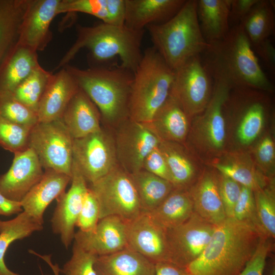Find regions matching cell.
<instances>
[{"label": "cell", "mask_w": 275, "mask_h": 275, "mask_svg": "<svg viewBox=\"0 0 275 275\" xmlns=\"http://www.w3.org/2000/svg\"><path fill=\"white\" fill-rule=\"evenodd\" d=\"M203 65L213 79L231 89L247 88L267 93L273 87L262 69L245 32L240 24L231 26L222 40L209 44Z\"/></svg>", "instance_id": "6da1fadb"}, {"label": "cell", "mask_w": 275, "mask_h": 275, "mask_svg": "<svg viewBox=\"0 0 275 275\" xmlns=\"http://www.w3.org/2000/svg\"><path fill=\"white\" fill-rule=\"evenodd\" d=\"M262 236L250 225L226 218L215 226L205 249L186 268L191 275H239Z\"/></svg>", "instance_id": "7a4b0ae2"}, {"label": "cell", "mask_w": 275, "mask_h": 275, "mask_svg": "<svg viewBox=\"0 0 275 275\" xmlns=\"http://www.w3.org/2000/svg\"><path fill=\"white\" fill-rule=\"evenodd\" d=\"M77 38L67 51L56 69L68 64L79 51L87 48L92 66H105V63L118 57L121 66L135 71L141 59V46L144 30L136 31L125 25L117 26L102 22L93 26L78 24Z\"/></svg>", "instance_id": "3957f363"}, {"label": "cell", "mask_w": 275, "mask_h": 275, "mask_svg": "<svg viewBox=\"0 0 275 275\" xmlns=\"http://www.w3.org/2000/svg\"><path fill=\"white\" fill-rule=\"evenodd\" d=\"M64 67L96 106L104 121L120 124L129 118L132 71L120 65L82 69L68 64Z\"/></svg>", "instance_id": "277c9868"}, {"label": "cell", "mask_w": 275, "mask_h": 275, "mask_svg": "<svg viewBox=\"0 0 275 275\" xmlns=\"http://www.w3.org/2000/svg\"><path fill=\"white\" fill-rule=\"evenodd\" d=\"M146 28L153 46L173 71L209 47L200 29L197 0H186L170 19Z\"/></svg>", "instance_id": "5b68a950"}, {"label": "cell", "mask_w": 275, "mask_h": 275, "mask_svg": "<svg viewBox=\"0 0 275 275\" xmlns=\"http://www.w3.org/2000/svg\"><path fill=\"white\" fill-rule=\"evenodd\" d=\"M174 71L153 47L147 48L133 73L129 118L148 123L167 99Z\"/></svg>", "instance_id": "8992f818"}, {"label": "cell", "mask_w": 275, "mask_h": 275, "mask_svg": "<svg viewBox=\"0 0 275 275\" xmlns=\"http://www.w3.org/2000/svg\"><path fill=\"white\" fill-rule=\"evenodd\" d=\"M231 90L227 84L214 81L207 105L191 121L185 146L199 160L207 163L226 151L227 118L224 106Z\"/></svg>", "instance_id": "52a82bcc"}, {"label": "cell", "mask_w": 275, "mask_h": 275, "mask_svg": "<svg viewBox=\"0 0 275 275\" xmlns=\"http://www.w3.org/2000/svg\"><path fill=\"white\" fill-rule=\"evenodd\" d=\"M88 185L98 200L100 219L117 216L129 222L142 213L131 175L119 164L104 176Z\"/></svg>", "instance_id": "ba28073f"}, {"label": "cell", "mask_w": 275, "mask_h": 275, "mask_svg": "<svg viewBox=\"0 0 275 275\" xmlns=\"http://www.w3.org/2000/svg\"><path fill=\"white\" fill-rule=\"evenodd\" d=\"M73 139L60 119L38 122L31 130L29 148L43 168L71 176Z\"/></svg>", "instance_id": "9c48e42d"}, {"label": "cell", "mask_w": 275, "mask_h": 275, "mask_svg": "<svg viewBox=\"0 0 275 275\" xmlns=\"http://www.w3.org/2000/svg\"><path fill=\"white\" fill-rule=\"evenodd\" d=\"M174 71L170 94L191 119L207 105L213 92L212 78L201 55L192 57Z\"/></svg>", "instance_id": "30bf717a"}, {"label": "cell", "mask_w": 275, "mask_h": 275, "mask_svg": "<svg viewBox=\"0 0 275 275\" xmlns=\"http://www.w3.org/2000/svg\"><path fill=\"white\" fill-rule=\"evenodd\" d=\"M73 158L88 184L93 183L118 164L115 139L101 128L73 139Z\"/></svg>", "instance_id": "8fae6325"}, {"label": "cell", "mask_w": 275, "mask_h": 275, "mask_svg": "<svg viewBox=\"0 0 275 275\" xmlns=\"http://www.w3.org/2000/svg\"><path fill=\"white\" fill-rule=\"evenodd\" d=\"M215 226L194 212L182 224L166 230L170 262L187 267L205 249Z\"/></svg>", "instance_id": "7c38bea8"}, {"label": "cell", "mask_w": 275, "mask_h": 275, "mask_svg": "<svg viewBox=\"0 0 275 275\" xmlns=\"http://www.w3.org/2000/svg\"><path fill=\"white\" fill-rule=\"evenodd\" d=\"M120 124L114 138L117 161L132 174L142 170L144 158L160 140L146 124L129 118Z\"/></svg>", "instance_id": "4fadbf2b"}, {"label": "cell", "mask_w": 275, "mask_h": 275, "mask_svg": "<svg viewBox=\"0 0 275 275\" xmlns=\"http://www.w3.org/2000/svg\"><path fill=\"white\" fill-rule=\"evenodd\" d=\"M71 178V186L57 199L51 218L52 231L60 235L66 249L74 240L75 227L88 189L86 180L73 160Z\"/></svg>", "instance_id": "5bb4252c"}, {"label": "cell", "mask_w": 275, "mask_h": 275, "mask_svg": "<svg viewBox=\"0 0 275 275\" xmlns=\"http://www.w3.org/2000/svg\"><path fill=\"white\" fill-rule=\"evenodd\" d=\"M61 0H29L17 43L36 52L43 51L52 38L50 25L59 14Z\"/></svg>", "instance_id": "9a60e30c"}, {"label": "cell", "mask_w": 275, "mask_h": 275, "mask_svg": "<svg viewBox=\"0 0 275 275\" xmlns=\"http://www.w3.org/2000/svg\"><path fill=\"white\" fill-rule=\"evenodd\" d=\"M14 154L11 167L0 176V193L9 200L20 203L41 179L44 171L31 148Z\"/></svg>", "instance_id": "2e32d148"}, {"label": "cell", "mask_w": 275, "mask_h": 275, "mask_svg": "<svg viewBox=\"0 0 275 275\" xmlns=\"http://www.w3.org/2000/svg\"><path fill=\"white\" fill-rule=\"evenodd\" d=\"M127 224L119 216H106L92 231L75 232L74 241L96 256L111 254L128 248Z\"/></svg>", "instance_id": "e0dca14e"}, {"label": "cell", "mask_w": 275, "mask_h": 275, "mask_svg": "<svg viewBox=\"0 0 275 275\" xmlns=\"http://www.w3.org/2000/svg\"><path fill=\"white\" fill-rule=\"evenodd\" d=\"M129 248L156 264L170 262L166 230L157 225L147 213L142 212L128 222Z\"/></svg>", "instance_id": "ac0fdd59"}, {"label": "cell", "mask_w": 275, "mask_h": 275, "mask_svg": "<svg viewBox=\"0 0 275 275\" xmlns=\"http://www.w3.org/2000/svg\"><path fill=\"white\" fill-rule=\"evenodd\" d=\"M208 166L241 186L254 191L266 186L274 178H268L256 166L249 151L239 149L226 151L208 162Z\"/></svg>", "instance_id": "d6986e66"}, {"label": "cell", "mask_w": 275, "mask_h": 275, "mask_svg": "<svg viewBox=\"0 0 275 275\" xmlns=\"http://www.w3.org/2000/svg\"><path fill=\"white\" fill-rule=\"evenodd\" d=\"M194 212L207 222L217 225L227 217L219 189V173L213 168H204L188 189Z\"/></svg>", "instance_id": "ffe728a7"}, {"label": "cell", "mask_w": 275, "mask_h": 275, "mask_svg": "<svg viewBox=\"0 0 275 275\" xmlns=\"http://www.w3.org/2000/svg\"><path fill=\"white\" fill-rule=\"evenodd\" d=\"M186 0H125L124 25L142 31L152 24L163 23L173 17Z\"/></svg>", "instance_id": "44dd1931"}, {"label": "cell", "mask_w": 275, "mask_h": 275, "mask_svg": "<svg viewBox=\"0 0 275 275\" xmlns=\"http://www.w3.org/2000/svg\"><path fill=\"white\" fill-rule=\"evenodd\" d=\"M71 176L51 169H46L40 181L20 202L22 211L41 224L48 205L65 192Z\"/></svg>", "instance_id": "7402d4cb"}, {"label": "cell", "mask_w": 275, "mask_h": 275, "mask_svg": "<svg viewBox=\"0 0 275 275\" xmlns=\"http://www.w3.org/2000/svg\"><path fill=\"white\" fill-rule=\"evenodd\" d=\"M78 89L75 79L65 67L53 74L37 109L38 122L60 119Z\"/></svg>", "instance_id": "603a6c76"}, {"label": "cell", "mask_w": 275, "mask_h": 275, "mask_svg": "<svg viewBox=\"0 0 275 275\" xmlns=\"http://www.w3.org/2000/svg\"><path fill=\"white\" fill-rule=\"evenodd\" d=\"M158 147L166 161L174 188L189 189L204 169L199 165L200 160L185 144L160 141Z\"/></svg>", "instance_id": "cb8c5ba5"}, {"label": "cell", "mask_w": 275, "mask_h": 275, "mask_svg": "<svg viewBox=\"0 0 275 275\" xmlns=\"http://www.w3.org/2000/svg\"><path fill=\"white\" fill-rule=\"evenodd\" d=\"M191 119L170 94L146 124L160 141L185 144Z\"/></svg>", "instance_id": "d4e9b609"}, {"label": "cell", "mask_w": 275, "mask_h": 275, "mask_svg": "<svg viewBox=\"0 0 275 275\" xmlns=\"http://www.w3.org/2000/svg\"><path fill=\"white\" fill-rule=\"evenodd\" d=\"M100 119L96 106L79 87L60 119L75 139L101 130Z\"/></svg>", "instance_id": "484cf974"}, {"label": "cell", "mask_w": 275, "mask_h": 275, "mask_svg": "<svg viewBox=\"0 0 275 275\" xmlns=\"http://www.w3.org/2000/svg\"><path fill=\"white\" fill-rule=\"evenodd\" d=\"M98 275H155V265L129 249L97 256L94 264Z\"/></svg>", "instance_id": "4316f807"}, {"label": "cell", "mask_w": 275, "mask_h": 275, "mask_svg": "<svg viewBox=\"0 0 275 275\" xmlns=\"http://www.w3.org/2000/svg\"><path fill=\"white\" fill-rule=\"evenodd\" d=\"M39 65L37 52L16 43L0 66V94L12 93Z\"/></svg>", "instance_id": "83f0119b"}, {"label": "cell", "mask_w": 275, "mask_h": 275, "mask_svg": "<svg viewBox=\"0 0 275 275\" xmlns=\"http://www.w3.org/2000/svg\"><path fill=\"white\" fill-rule=\"evenodd\" d=\"M231 0H197V12L203 36L209 44L228 33Z\"/></svg>", "instance_id": "f1b7e54d"}, {"label": "cell", "mask_w": 275, "mask_h": 275, "mask_svg": "<svg viewBox=\"0 0 275 275\" xmlns=\"http://www.w3.org/2000/svg\"><path fill=\"white\" fill-rule=\"evenodd\" d=\"M194 213L188 189L174 188L156 208L147 213L157 225L167 230L182 224Z\"/></svg>", "instance_id": "f546056e"}, {"label": "cell", "mask_w": 275, "mask_h": 275, "mask_svg": "<svg viewBox=\"0 0 275 275\" xmlns=\"http://www.w3.org/2000/svg\"><path fill=\"white\" fill-rule=\"evenodd\" d=\"M29 0H0V66L16 44Z\"/></svg>", "instance_id": "4dcf8cb0"}, {"label": "cell", "mask_w": 275, "mask_h": 275, "mask_svg": "<svg viewBox=\"0 0 275 275\" xmlns=\"http://www.w3.org/2000/svg\"><path fill=\"white\" fill-rule=\"evenodd\" d=\"M43 229V225L23 211L13 219H0V275H19L9 269L5 264L4 257L8 248L13 242Z\"/></svg>", "instance_id": "1f68e13d"}, {"label": "cell", "mask_w": 275, "mask_h": 275, "mask_svg": "<svg viewBox=\"0 0 275 275\" xmlns=\"http://www.w3.org/2000/svg\"><path fill=\"white\" fill-rule=\"evenodd\" d=\"M130 175L139 197L142 212L152 211L175 188L171 182L143 169Z\"/></svg>", "instance_id": "d6a6232c"}, {"label": "cell", "mask_w": 275, "mask_h": 275, "mask_svg": "<svg viewBox=\"0 0 275 275\" xmlns=\"http://www.w3.org/2000/svg\"><path fill=\"white\" fill-rule=\"evenodd\" d=\"M274 3L258 0L240 22L252 46L269 39L274 33Z\"/></svg>", "instance_id": "836d02e7"}, {"label": "cell", "mask_w": 275, "mask_h": 275, "mask_svg": "<svg viewBox=\"0 0 275 275\" xmlns=\"http://www.w3.org/2000/svg\"><path fill=\"white\" fill-rule=\"evenodd\" d=\"M40 65L12 93L22 103L37 113V109L52 75Z\"/></svg>", "instance_id": "e575fe53"}, {"label": "cell", "mask_w": 275, "mask_h": 275, "mask_svg": "<svg viewBox=\"0 0 275 275\" xmlns=\"http://www.w3.org/2000/svg\"><path fill=\"white\" fill-rule=\"evenodd\" d=\"M258 218L265 237H275V180L254 191Z\"/></svg>", "instance_id": "d590c367"}, {"label": "cell", "mask_w": 275, "mask_h": 275, "mask_svg": "<svg viewBox=\"0 0 275 275\" xmlns=\"http://www.w3.org/2000/svg\"><path fill=\"white\" fill-rule=\"evenodd\" d=\"M250 151L259 170L268 178H274L275 142L273 130L261 135Z\"/></svg>", "instance_id": "8d00e7d4"}, {"label": "cell", "mask_w": 275, "mask_h": 275, "mask_svg": "<svg viewBox=\"0 0 275 275\" xmlns=\"http://www.w3.org/2000/svg\"><path fill=\"white\" fill-rule=\"evenodd\" d=\"M0 116L30 128L38 123L37 113L18 101L12 93L0 94Z\"/></svg>", "instance_id": "74e56055"}, {"label": "cell", "mask_w": 275, "mask_h": 275, "mask_svg": "<svg viewBox=\"0 0 275 275\" xmlns=\"http://www.w3.org/2000/svg\"><path fill=\"white\" fill-rule=\"evenodd\" d=\"M31 129L0 116V147L14 154L28 149Z\"/></svg>", "instance_id": "f35d334b"}, {"label": "cell", "mask_w": 275, "mask_h": 275, "mask_svg": "<svg viewBox=\"0 0 275 275\" xmlns=\"http://www.w3.org/2000/svg\"><path fill=\"white\" fill-rule=\"evenodd\" d=\"M59 14L83 13L92 15L108 23L107 0H61Z\"/></svg>", "instance_id": "ab89813d"}, {"label": "cell", "mask_w": 275, "mask_h": 275, "mask_svg": "<svg viewBox=\"0 0 275 275\" xmlns=\"http://www.w3.org/2000/svg\"><path fill=\"white\" fill-rule=\"evenodd\" d=\"M232 218L250 225L264 236L257 214L254 192L251 189L242 186Z\"/></svg>", "instance_id": "60d3db41"}, {"label": "cell", "mask_w": 275, "mask_h": 275, "mask_svg": "<svg viewBox=\"0 0 275 275\" xmlns=\"http://www.w3.org/2000/svg\"><path fill=\"white\" fill-rule=\"evenodd\" d=\"M96 257L74 241L71 257L60 271L65 275H98L94 266Z\"/></svg>", "instance_id": "b9f144b4"}, {"label": "cell", "mask_w": 275, "mask_h": 275, "mask_svg": "<svg viewBox=\"0 0 275 275\" xmlns=\"http://www.w3.org/2000/svg\"><path fill=\"white\" fill-rule=\"evenodd\" d=\"M99 220L100 209L98 200L88 187L76 226L81 232H91L95 229Z\"/></svg>", "instance_id": "7bdbcfd3"}, {"label": "cell", "mask_w": 275, "mask_h": 275, "mask_svg": "<svg viewBox=\"0 0 275 275\" xmlns=\"http://www.w3.org/2000/svg\"><path fill=\"white\" fill-rule=\"evenodd\" d=\"M242 186L230 178L219 173V189L224 209L227 218H232Z\"/></svg>", "instance_id": "ee69618b"}, {"label": "cell", "mask_w": 275, "mask_h": 275, "mask_svg": "<svg viewBox=\"0 0 275 275\" xmlns=\"http://www.w3.org/2000/svg\"><path fill=\"white\" fill-rule=\"evenodd\" d=\"M273 245L270 239L261 238L253 256L239 275H263L266 258L273 250Z\"/></svg>", "instance_id": "f6af8a7d"}, {"label": "cell", "mask_w": 275, "mask_h": 275, "mask_svg": "<svg viewBox=\"0 0 275 275\" xmlns=\"http://www.w3.org/2000/svg\"><path fill=\"white\" fill-rule=\"evenodd\" d=\"M142 169L171 182L168 167L158 146L152 149L145 157Z\"/></svg>", "instance_id": "bcb514c9"}, {"label": "cell", "mask_w": 275, "mask_h": 275, "mask_svg": "<svg viewBox=\"0 0 275 275\" xmlns=\"http://www.w3.org/2000/svg\"><path fill=\"white\" fill-rule=\"evenodd\" d=\"M258 0H231L229 24L240 23Z\"/></svg>", "instance_id": "7dc6e473"}, {"label": "cell", "mask_w": 275, "mask_h": 275, "mask_svg": "<svg viewBox=\"0 0 275 275\" xmlns=\"http://www.w3.org/2000/svg\"><path fill=\"white\" fill-rule=\"evenodd\" d=\"M108 21L107 24L124 25L125 14V0H107Z\"/></svg>", "instance_id": "c3c4849f"}, {"label": "cell", "mask_w": 275, "mask_h": 275, "mask_svg": "<svg viewBox=\"0 0 275 275\" xmlns=\"http://www.w3.org/2000/svg\"><path fill=\"white\" fill-rule=\"evenodd\" d=\"M263 60L267 68L273 73L275 71V48L269 39L252 46Z\"/></svg>", "instance_id": "681fc988"}, {"label": "cell", "mask_w": 275, "mask_h": 275, "mask_svg": "<svg viewBox=\"0 0 275 275\" xmlns=\"http://www.w3.org/2000/svg\"><path fill=\"white\" fill-rule=\"evenodd\" d=\"M155 265V275H191L186 268L170 262H161Z\"/></svg>", "instance_id": "f907efd6"}, {"label": "cell", "mask_w": 275, "mask_h": 275, "mask_svg": "<svg viewBox=\"0 0 275 275\" xmlns=\"http://www.w3.org/2000/svg\"><path fill=\"white\" fill-rule=\"evenodd\" d=\"M22 211L20 202L9 200L0 193V215L9 216Z\"/></svg>", "instance_id": "816d5d0a"}, {"label": "cell", "mask_w": 275, "mask_h": 275, "mask_svg": "<svg viewBox=\"0 0 275 275\" xmlns=\"http://www.w3.org/2000/svg\"><path fill=\"white\" fill-rule=\"evenodd\" d=\"M263 275H275V260L272 258L265 262Z\"/></svg>", "instance_id": "f5cc1de1"}, {"label": "cell", "mask_w": 275, "mask_h": 275, "mask_svg": "<svg viewBox=\"0 0 275 275\" xmlns=\"http://www.w3.org/2000/svg\"><path fill=\"white\" fill-rule=\"evenodd\" d=\"M50 267L53 270L54 275H59L60 269L58 268V266L57 265H55L51 264L50 265ZM46 275H47V274H46Z\"/></svg>", "instance_id": "db71d44e"}]
</instances>
